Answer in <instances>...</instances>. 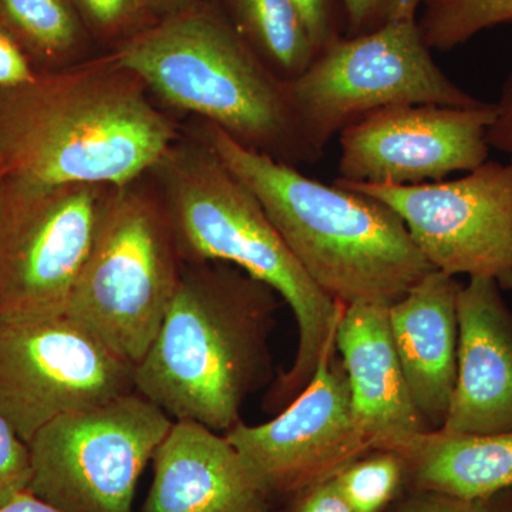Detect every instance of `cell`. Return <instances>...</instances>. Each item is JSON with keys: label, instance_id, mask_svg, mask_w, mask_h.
Listing matches in <instances>:
<instances>
[{"label": "cell", "instance_id": "obj_2", "mask_svg": "<svg viewBox=\"0 0 512 512\" xmlns=\"http://www.w3.org/2000/svg\"><path fill=\"white\" fill-rule=\"evenodd\" d=\"M278 293L224 262H185L156 338L134 367V389L171 419L225 434L242 404L274 379L269 338Z\"/></svg>", "mask_w": 512, "mask_h": 512}, {"label": "cell", "instance_id": "obj_14", "mask_svg": "<svg viewBox=\"0 0 512 512\" xmlns=\"http://www.w3.org/2000/svg\"><path fill=\"white\" fill-rule=\"evenodd\" d=\"M497 282L468 278L457 296V379L450 434L512 431V312Z\"/></svg>", "mask_w": 512, "mask_h": 512}, {"label": "cell", "instance_id": "obj_32", "mask_svg": "<svg viewBox=\"0 0 512 512\" xmlns=\"http://www.w3.org/2000/svg\"><path fill=\"white\" fill-rule=\"evenodd\" d=\"M194 2L195 0H146V5L151 18L158 20L180 12Z\"/></svg>", "mask_w": 512, "mask_h": 512}, {"label": "cell", "instance_id": "obj_13", "mask_svg": "<svg viewBox=\"0 0 512 512\" xmlns=\"http://www.w3.org/2000/svg\"><path fill=\"white\" fill-rule=\"evenodd\" d=\"M494 103L410 104L369 114L339 134V177L366 184L419 185L476 170L490 160Z\"/></svg>", "mask_w": 512, "mask_h": 512}, {"label": "cell", "instance_id": "obj_22", "mask_svg": "<svg viewBox=\"0 0 512 512\" xmlns=\"http://www.w3.org/2000/svg\"><path fill=\"white\" fill-rule=\"evenodd\" d=\"M340 490L355 512H382L406 478L403 458L392 451H370L336 474Z\"/></svg>", "mask_w": 512, "mask_h": 512}, {"label": "cell", "instance_id": "obj_19", "mask_svg": "<svg viewBox=\"0 0 512 512\" xmlns=\"http://www.w3.org/2000/svg\"><path fill=\"white\" fill-rule=\"evenodd\" d=\"M0 29L22 47L36 72L84 62L93 39L70 0H0Z\"/></svg>", "mask_w": 512, "mask_h": 512}, {"label": "cell", "instance_id": "obj_6", "mask_svg": "<svg viewBox=\"0 0 512 512\" xmlns=\"http://www.w3.org/2000/svg\"><path fill=\"white\" fill-rule=\"evenodd\" d=\"M184 259L151 178L117 188L66 315L136 367L173 301Z\"/></svg>", "mask_w": 512, "mask_h": 512}, {"label": "cell", "instance_id": "obj_1", "mask_svg": "<svg viewBox=\"0 0 512 512\" xmlns=\"http://www.w3.org/2000/svg\"><path fill=\"white\" fill-rule=\"evenodd\" d=\"M146 84L109 55L0 87V164L35 184L124 187L178 138Z\"/></svg>", "mask_w": 512, "mask_h": 512}, {"label": "cell", "instance_id": "obj_24", "mask_svg": "<svg viewBox=\"0 0 512 512\" xmlns=\"http://www.w3.org/2000/svg\"><path fill=\"white\" fill-rule=\"evenodd\" d=\"M430 0H340L345 36L365 35L400 20L417 19Z\"/></svg>", "mask_w": 512, "mask_h": 512}, {"label": "cell", "instance_id": "obj_25", "mask_svg": "<svg viewBox=\"0 0 512 512\" xmlns=\"http://www.w3.org/2000/svg\"><path fill=\"white\" fill-rule=\"evenodd\" d=\"M30 478L32 464L29 446L0 416V507L29 490Z\"/></svg>", "mask_w": 512, "mask_h": 512}, {"label": "cell", "instance_id": "obj_7", "mask_svg": "<svg viewBox=\"0 0 512 512\" xmlns=\"http://www.w3.org/2000/svg\"><path fill=\"white\" fill-rule=\"evenodd\" d=\"M419 19L340 37L289 82L286 96L306 143L320 158L333 137L357 120L410 104L477 107L431 55Z\"/></svg>", "mask_w": 512, "mask_h": 512}, {"label": "cell", "instance_id": "obj_30", "mask_svg": "<svg viewBox=\"0 0 512 512\" xmlns=\"http://www.w3.org/2000/svg\"><path fill=\"white\" fill-rule=\"evenodd\" d=\"M494 106V120L487 131L488 146L512 157V64Z\"/></svg>", "mask_w": 512, "mask_h": 512}, {"label": "cell", "instance_id": "obj_27", "mask_svg": "<svg viewBox=\"0 0 512 512\" xmlns=\"http://www.w3.org/2000/svg\"><path fill=\"white\" fill-rule=\"evenodd\" d=\"M37 72L22 47L0 29V87H16L33 82Z\"/></svg>", "mask_w": 512, "mask_h": 512}, {"label": "cell", "instance_id": "obj_9", "mask_svg": "<svg viewBox=\"0 0 512 512\" xmlns=\"http://www.w3.org/2000/svg\"><path fill=\"white\" fill-rule=\"evenodd\" d=\"M117 188L0 183V320L66 315Z\"/></svg>", "mask_w": 512, "mask_h": 512}, {"label": "cell", "instance_id": "obj_8", "mask_svg": "<svg viewBox=\"0 0 512 512\" xmlns=\"http://www.w3.org/2000/svg\"><path fill=\"white\" fill-rule=\"evenodd\" d=\"M173 423L136 390L63 414L29 441V491L63 512H133L141 474Z\"/></svg>", "mask_w": 512, "mask_h": 512}, {"label": "cell", "instance_id": "obj_5", "mask_svg": "<svg viewBox=\"0 0 512 512\" xmlns=\"http://www.w3.org/2000/svg\"><path fill=\"white\" fill-rule=\"evenodd\" d=\"M109 56L165 104L242 146L295 167L320 160L302 136L284 80L214 3L195 0L113 46Z\"/></svg>", "mask_w": 512, "mask_h": 512}, {"label": "cell", "instance_id": "obj_29", "mask_svg": "<svg viewBox=\"0 0 512 512\" xmlns=\"http://www.w3.org/2000/svg\"><path fill=\"white\" fill-rule=\"evenodd\" d=\"M292 512H355L340 490L336 477L313 485L298 495Z\"/></svg>", "mask_w": 512, "mask_h": 512}, {"label": "cell", "instance_id": "obj_16", "mask_svg": "<svg viewBox=\"0 0 512 512\" xmlns=\"http://www.w3.org/2000/svg\"><path fill=\"white\" fill-rule=\"evenodd\" d=\"M389 308L384 302L345 306L335 336L353 414L373 451H394L429 430L414 406L394 348Z\"/></svg>", "mask_w": 512, "mask_h": 512}, {"label": "cell", "instance_id": "obj_23", "mask_svg": "<svg viewBox=\"0 0 512 512\" xmlns=\"http://www.w3.org/2000/svg\"><path fill=\"white\" fill-rule=\"evenodd\" d=\"M93 39L119 45L150 23L146 0H70Z\"/></svg>", "mask_w": 512, "mask_h": 512}, {"label": "cell", "instance_id": "obj_11", "mask_svg": "<svg viewBox=\"0 0 512 512\" xmlns=\"http://www.w3.org/2000/svg\"><path fill=\"white\" fill-rule=\"evenodd\" d=\"M333 184L392 208L434 271L484 276L512 291V157L487 160L450 181L386 185L336 178Z\"/></svg>", "mask_w": 512, "mask_h": 512}, {"label": "cell", "instance_id": "obj_12", "mask_svg": "<svg viewBox=\"0 0 512 512\" xmlns=\"http://www.w3.org/2000/svg\"><path fill=\"white\" fill-rule=\"evenodd\" d=\"M335 353L333 340L305 389L274 419L258 426L241 420L225 433L271 497H298L373 451L353 414L348 377Z\"/></svg>", "mask_w": 512, "mask_h": 512}, {"label": "cell", "instance_id": "obj_4", "mask_svg": "<svg viewBox=\"0 0 512 512\" xmlns=\"http://www.w3.org/2000/svg\"><path fill=\"white\" fill-rule=\"evenodd\" d=\"M198 136L251 188L309 278L333 301H399L434 271L383 202L306 177L202 121Z\"/></svg>", "mask_w": 512, "mask_h": 512}, {"label": "cell", "instance_id": "obj_10", "mask_svg": "<svg viewBox=\"0 0 512 512\" xmlns=\"http://www.w3.org/2000/svg\"><path fill=\"white\" fill-rule=\"evenodd\" d=\"M133 390L134 365L70 316L0 320V416L26 444L57 417Z\"/></svg>", "mask_w": 512, "mask_h": 512}, {"label": "cell", "instance_id": "obj_17", "mask_svg": "<svg viewBox=\"0 0 512 512\" xmlns=\"http://www.w3.org/2000/svg\"><path fill=\"white\" fill-rule=\"evenodd\" d=\"M460 288L454 276L431 271L389 308L394 348L429 430L446 423L456 387Z\"/></svg>", "mask_w": 512, "mask_h": 512}, {"label": "cell", "instance_id": "obj_28", "mask_svg": "<svg viewBox=\"0 0 512 512\" xmlns=\"http://www.w3.org/2000/svg\"><path fill=\"white\" fill-rule=\"evenodd\" d=\"M396 512H493L488 500H463L451 495L414 491Z\"/></svg>", "mask_w": 512, "mask_h": 512}, {"label": "cell", "instance_id": "obj_26", "mask_svg": "<svg viewBox=\"0 0 512 512\" xmlns=\"http://www.w3.org/2000/svg\"><path fill=\"white\" fill-rule=\"evenodd\" d=\"M319 52L345 36L340 0H292Z\"/></svg>", "mask_w": 512, "mask_h": 512}, {"label": "cell", "instance_id": "obj_18", "mask_svg": "<svg viewBox=\"0 0 512 512\" xmlns=\"http://www.w3.org/2000/svg\"><path fill=\"white\" fill-rule=\"evenodd\" d=\"M392 453L403 458L414 491L490 500L512 490V431L450 434L427 430Z\"/></svg>", "mask_w": 512, "mask_h": 512}, {"label": "cell", "instance_id": "obj_3", "mask_svg": "<svg viewBox=\"0 0 512 512\" xmlns=\"http://www.w3.org/2000/svg\"><path fill=\"white\" fill-rule=\"evenodd\" d=\"M148 177L173 222L184 262L237 266L271 286L291 308L298 350L265 397L266 412L284 409L305 389L323 350L335 340L345 305L309 278L251 188L198 134L178 137Z\"/></svg>", "mask_w": 512, "mask_h": 512}, {"label": "cell", "instance_id": "obj_21", "mask_svg": "<svg viewBox=\"0 0 512 512\" xmlns=\"http://www.w3.org/2000/svg\"><path fill=\"white\" fill-rule=\"evenodd\" d=\"M505 23H512V0H430L419 19L427 46L440 52Z\"/></svg>", "mask_w": 512, "mask_h": 512}, {"label": "cell", "instance_id": "obj_34", "mask_svg": "<svg viewBox=\"0 0 512 512\" xmlns=\"http://www.w3.org/2000/svg\"><path fill=\"white\" fill-rule=\"evenodd\" d=\"M3 177H5V171H3L2 164H0V183H2Z\"/></svg>", "mask_w": 512, "mask_h": 512}, {"label": "cell", "instance_id": "obj_15", "mask_svg": "<svg viewBox=\"0 0 512 512\" xmlns=\"http://www.w3.org/2000/svg\"><path fill=\"white\" fill-rule=\"evenodd\" d=\"M143 512H271V495L227 436L175 420L153 457Z\"/></svg>", "mask_w": 512, "mask_h": 512}, {"label": "cell", "instance_id": "obj_20", "mask_svg": "<svg viewBox=\"0 0 512 512\" xmlns=\"http://www.w3.org/2000/svg\"><path fill=\"white\" fill-rule=\"evenodd\" d=\"M229 19L284 82L301 76L319 55L292 0H225Z\"/></svg>", "mask_w": 512, "mask_h": 512}, {"label": "cell", "instance_id": "obj_33", "mask_svg": "<svg viewBox=\"0 0 512 512\" xmlns=\"http://www.w3.org/2000/svg\"><path fill=\"white\" fill-rule=\"evenodd\" d=\"M488 501H490L493 512H512V490L494 495Z\"/></svg>", "mask_w": 512, "mask_h": 512}, {"label": "cell", "instance_id": "obj_31", "mask_svg": "<svg viewBox=\"0 0 512 512\" xmlns=\"http://www.w3.org/2000/svg\"><path fill=\"white\" fill-rule=\"evenodd\" d=\"M0 512H63L52 504L46 503L42 498L36 497L29 490L23 491L13 497L9 503L0 507Z\"/></svg>", "mask_w": 512, "mask_h": 512}]
</instances>
